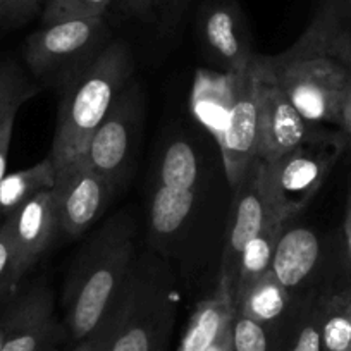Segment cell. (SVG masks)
Returning a JSON list of instances; mask_svg holds the SVG:
<instances>
[{
    "mask_svg": "<svg viewBox=\"0 0 351 351\" xmlns=\"http://www.w3.org/2000/svg\"><path fill=\"white\" fill-rule=\"evenodd\" d=\"M186 0H123L124 8L141 19H164L181 8Z\"/></svg>",
    "mask_w": 351,
    "mask_h": 351,
    "instance_id": "29",
    "label": "cell"
},
{
    "mask_svg": "<svg viewBox=\"0 0 351 351\" xmlns=\"http://www.w3.org/2000/svg\"><path fill=\"white\" fill-rule=\"evenodd\" d=\"M322 263V243L308 228L282 229L272 258V274L295 298L313 293L312 285Z\"/></svg>",
    "mask_w": 351,
    "mask_h": 351,
    "instance_id": "15",
    "label": "cell"
},
{
    "mask_svg": "<svg viewBox=\"0 0 351 351\" xmlns=\"http://www.w3.org/2000/svg\"><path fill=\"white\" fill-rule=\"evenodd\" d=\"M285 224L286 222L279 217H272L267 224L263 226L262 231L246 245L241 260H239L238 281H236L234 298H232L234 305L258 279L271 272L276 245H278L279 236L285 229Z\"/></svg>",
    "mask_w": 351,
    "mask_h": 351,
    "instance_id": "23",
    "label": "cell"
},
{
    "mask_svg": "<svg viewBox=\"0 0 351 351\" xmlns=\"http://www.w3.org/2000/svg\"><path fill=\"white\" fill-rule=\"evenodd\" d=\"M343 234H344V246H346V255L351 265V190H350V195H348L346 214H344V222H343Z\"/></svg>",
    "mask_w": 351,
    "mask_h": 351,
    "instance_id": "34",
    "label": "cell"
},
{
    "mask_svg": "<svg viewBox=\"0 0 351 351\" xmlns=\"http://www.w3.org/2000/svg\"><path fill=\"white\" fill-rule=\"evenodd\" d=\"M274 351H322L317 291L300 298L291 315L276 330Z\"/></svg>",
    "mask_w": 351,
    "mask_h": 351,
    "instance_id": "22",
    "label": "cell"
},
{
    "mask_svg": "<svg viewBox=\"0 0 351 351\" xmlns=\"http://www.w3.org/2000/svg\"><path fill=\"white\" fill-rule=\"evenodd\" d=\"M267 60L282 93L310 126L341 128V107L351 88L350 69L330 57L289 49Z\"/></svg>",
    "mask_w": 351,
    "mask_h": 351,
    "instance_id": "5",
    "label": "cell"
},
{
    "mask_svg": "<svg viewBox=\"0 0 351 351\" xmlns=\"http://www.w3.org/2000/svg\"><path fill=\"white\" fill-rule=\"evenodd\" d=\"M56 184V165L50 157L23 171L9 172L0 181V214L11 215L38 193L52 190Z\"/></svg>",
    "mask_w": 351,
    "mask_h": 351,
    "instance_id": "24",
    "label": "cell"
},
{
    "mask_svg": "<svg viewBox=\"0 0 351 351\" xmlns=\"http://www.w3.org/2000/svg\"><path fill=\"white\" fill-rule=\"evenodd\" d=\"M278 217L272 210L265 181V162L256 158L234 188L231 219H229L228 234H226L224 250L221 256L217 285L224 286L231 298H234L236 281H238L239 260L246 245L262 231V228ZM282 221V219H281Z\"/></svg>",
    "mask_w": 351,
    "mask_h": 351,
    "instance_id": "8",
    "label": "cell"
},
{
    "mask_svg": "<svg viewBox=\"0 0 351 351\" xmlns=\"http://www.w3.org/2000/svg\"><path fill=\"white\" fill-rule=\"evenodd\" d=\"M57 351H59V350H57Z\"/></svg>",
    "mask_w": 351,
    "mask_h": 351,
    "instance_id": "42",
    "label": "cell"
},
{
    "mask_svg": "<svg viewBox=\"0 0 351 351\" xmlns=\"http://www.w3.org/2000/svg\"><path fill=\"white\" fill-rule=\"evenodd\" d=\"M205 351H232V324L231 327L226 329L224 332H222V336Z\"/></svg>",
    "mask_w": 351,
    "mask_h": 351,
    "instance_id": "36",
    "label": "cell"
},
{
    "mask_svg": "<svg viewBox=\"0 0 351 351\" xmlns=\"http://www.w3.org/2000/svg\"><path fill=\"white\" fill-rule=\"evenodd\" d=\"M174 319L171 271L162 260L143 256L99 327L106 351H165Z\"/></svg>",
    "mask_w": 351,
    "mask_h": 351,
    "instance_id": "3",
    "label": "cell"
},
{
    "mask_svg": "<svg viewBox=\"0 0 351 351\" xmlns=\"http://www.w3.org/2000/svg\"><path fill=\"white\" fill-rule=\"evenodd\" d=\"M8 329L2 351H53L66 339V329L56 317V300L45 282L23 293L8 310Z\"/></svg>",
    "mask_w": 351,
    "mask_h": 351,
    "instance_id": "12",
    "label": "cell"
},
{
    "mask_svg": "<svg viewBox=\"0 0 351 351\" xmlns=\"http://www.w3.org/2000/svg\"><path fill=\"white\" fill-rule=\"evenodd\" d=\"M276 332L234 312L232 319V351H274Z\"/></svg>",
    "mask_w": 351,
    "mask_h": 351,
    "instance_id": "28",
    "label": "cell"
},
{
    "mask_svg": "<svg viewBox=\"0 0 351 351\" xmlns=\"http://www.w3.org/2000/svg\"><path fill=\"white\" fill-rule=\"evenodd\" d=\"M16 116L18 114H11L4 123L0 124V181L4 180V176L8 174V158L9 150H11L12 133H14Z\"/></svg>",
    "mask_w": 351,
    "mask_h": 351,
    "instance_id": "32",
    "label": "cell"
},
{
    "mask_svg": "<svg viewBox=\"0 0 351 351\" xmlns=\"http://www.w3.org/2000/svg\"><path fill=\"white\" fill-rule=\"evenodd\" d=\"M67 351H106V334L100 327H97L95 332L90 334L86 339L73 344V348Z\"/></svg>",
    "mask_w": 351,
    "mask_h": 351,
    "instance_id": "33",
    "label": "cell"
},
{
    "mask_svg": "<svg viewBox=\"0 0 351 351\" xmlns=\"http://www.w3.org/2000/svg\"><path fill=\"white\" fill-rule=\"evenodd\" d=\"M5 329H8V319H5V312H4V313H0V351H2V346H4Z\"/></svg>",
    "mask_w": 351,
    "mask_h": 351,
    "instance_id": "37",
    "label": "cell"
},
{
    "mask_svg": "<svg viewBox=\"0 0 351 351\" xmlns=\"http://www.w3.org/2000/svg\"><path fill=\"white\" fill-rule=\"evenodd\" d=\"M114 0H45L42 11L43 25L73 19L104 18Z\"/></svg>",
    "mask_w": 351,
    "mask_h": 351,
    "instance_id": "27",
    "label": "cell"
},
{
    "mask_svg": "<svg viewBox=\"0 0 351 351\" xmlns=\"http://www.w3.org/2000/svg\"><path fill=\"white\" fill-rule=\"evenodd\" d=\"M0 33H2V28H0Z\"/></svg>",
    "mask_w": 351,
    "mask_h": 351,
    "instance_id": "39",
    "label": "cell"
},
{
    "mask_svg": "<svg viewBox=\"0 0 351 351\" xmlns=\"http://www.w3.org/2000/svg\"><path fill=\"white\" fill-rule=\"evenodd\" d=\"M341 152L343 141L324 131L285 157L265 162L269 200L279 219L288 222L308 205Z\"/></svg>",
    "mask_w": 351,
    "mask_h": 351,
    "instance_id": "6",
    "label": "cell"
},
{
    "mask_svg": "<svg viewBox=\"0 0 351 351\" xmlns=\"http://www.w3.org/2000/svg\"><path fill=\"white\" fill-rule=\"evenodd\" d=\"M52 191L60 234L73 239L92 228L114 197L109 184L90 167L84 157L56 169Z\"/></svg>",
    "mask_w": 351,
    "mask_h": 351,
    "instance_id": "11",
    "label": "cell"
},
{
    "mask_svg": "<svg viewBox=\"0 0 351 351\" xmlns=\"http://www.w3.org/2000/svg\"><path fill=\"white\" fill-rule=\"evenodd\" d=\"M136 224L128 212L114 214L77 252L64 282V329L73 344L104 322L134 267Z\"/></svg>",
    "mask_w": 351,
    "mask_h": 351,
    "instance_id": "1",
    "label": "cell"
},
{
    "mask_svg": "<svg viewBox=\"0 0 351 351\" xmlns=\"http://www.w3.org/2000/svg\"><path fill=\"white\" fill-rule=\"evenodd\" d=\"M341 128L351 138V88L348 90L343 100V107H341Z\"/></svg>",
    "mask_w": 351,
    "mask_h": 351,
    "instance_id": "35",
    "label": "cell"
},
{
    "mask_svg": "<svg viewBox=\"0 0 351 351\" xmlns=\"http://www.w3.org/2000/svg\"><path fill=\"white\" fill-rule=\"evenodd\" d=\"M29 2H33V4H42V2H43V4H45V0H29Z\"/></svg>",
    "mask_w": 351,
    "mask_h": 351,
    "instance_id": "38",
    "label": "cell"
},
{
    "mask_svg": "<svg viewBox=\"0 0 351 351\" xmlns=\"http://www.w3.org/2000/svg\"><path fill=\"white\" fill-rule=\"evenodd\" d=\"M289 50L330 57L351 71V0H320L308 28Z\"/></svg>",
    "mask_w": 351,
    "mask_h": 351,
    "instance_id": "16",
    "label": "cell"
},
{
    "mask_svg": "<svg viewBox=\"0 0 351 351\" xmlns=\"http://www.w3.org/2000/svg\"><path fill=\"white\" fill-rule=\"evenodd\" d=\"M232 100V74L200 71L193 88V110L215 138L222 131Z\"/></svg>",
    "mask_w": 351,
    "mask_h": 351,
    "instance_id": "21",
    "label": "cell"
},
{
    "mask_svg": "<svg viewBox=\"0 0 351 351\" xmlns=\"http://www.w3.org/2000/svg\"><path fill=\"white\" fill-rule=\"evenodd\" d=\"M38 4L29 0H0V28H16L35 18Z\"/></svg>",
    "mask_w": 351,
    "mask_h": 351,
    "instance_id": "30",
    "label": "cell"
},
{
    "mask_svg": "<svg viewBox=\"0 0 351 351\" xmlns=\"http://www.w3.org/2000/svg\"><path fill=\"white\" fill-rule=\"evenodd\" d=\"M215 141L221 148L226 178L234 190L253 162L260 158L262 145L260 109L252 64L243 73L232 74L231 107Z\"/></svg>",
    "mask_w": 351,
    "mask_h": 351,
    "instance_id": "10",
    "label": "cell"
},
{
    "mask_svg": "<svg viewBox=\"0 0 351 351\" xmlns=\"http://www.w3.org/2000/svg\"><path fill=\"white\" fill-rule=\"evenodd\" d=\"M130 47L112 40L95 62L59 95L50 160L56 169L81 158L110 107L133 80Z\"/></svg>",
    "mask_w": 351,
    "mask_h": 351,
    "instance_id": "2",
    "label": "cell"
},
{
    "mask_svg": "<svg viewBox=\"0 0 351 351\" xmlns=\"http://www.w3.org/2000/svg\"><path fill=\"white\" fill-rule=\"evenodd\" d=\"M198 193L200 191H174L157 184L152 193L148 214L150 238L154 243H171L181 234L193 215Z\"/></svg>",
    "mask_w": 351,
    "mask_h": 351,
    "instance_id": "19",
    "label": "cell"
},
{
    "mask_svg": "<svg viewBox=\"0 0 351 351\" xmlns=\"http://www.w3.org/2000/svg\"><path fill=\"white\" fill-rule=\"evenodd\" d=\"M348 351H351V348H350V350H348Z\"/></svg>",
    "mask_w": 351,
    "mask_h": 351,
    "instance_id": "40",
    "label": "cell"
},
{
    "mask_svg": "<svg viewBox=\"0 0 351 351\" xmlns=\"http://www.w3.org/2000/svg\"><path fill=\"white\" fill-rule=\"evenodd\" d=\"M298 302L300 298H295L271 271L236 302L234 308L253 322L276 332L291 315Z\"/></svg>",
    "mask_w": 351,
    "mask_h": 351,
    "instance_id": "18",
    "label": "cell"
},
{
    "mask_svg": "<svg viewBox=\"0 0 351 351\" xmlns=\"http://www.w3.org/2000/svg\"><path fill=\"white\" fill-rule=\"evenodd\" d=\"M14 246L12 281L14 286L53 245L59 231L53 191L47 190L5 217Z\"/></svg>",
    "mask_w": 351,
    "mask_h": 351,
    "instance_id": "14",
    "label": "cell"
},
{
    "mask_svg": "<svg viewBox=\"0 0 351 351\" xmlns=\"http://www.w3.org/2000/svg\"><path fill=\"white\" fill-rule=\"evenodd\" d=\"M252 66L262 126L260 158L269 164L308 143L324 131L310 126L291 106L278 84L267 57L255 56Z\"/></svg>",
    "mask_w": 351,
    "mask_h": 351,
    "instance_id": "9",
    "label": "cell"
},
{
    "mask_svg": "<svg viewBox=\"0 0 351 351\" xmlns=\"http://www.w3.org/2000/svg\"><path fill=\"white\" fill-rule=\"evenodd\" d=\"M12 262H14V246L8 222L0 226V296L5 289H14L12 281Z\"/></svg>",
    "mask_w": 351,
    "mask_h": 351,
    "instance_id": "31",
    "label": "cell"
},
{
    "mask_svg": "<svg viewBox=\"0 0 351 351\" xmlns=\"http://www.w3.org/2000/svg\"><path fill=\"white\" fill-rule=\"evenodd\" d=\"M143 119V95L131 80L110 107L88 143L84 160L106 181L114 195L130 178L134 145Z\"/></svg>",
    "mask_w": 351,
    "mask_h": 351,
    "instance_id": "7",
    "label": "cell"
},
{
    "mask_svg": "<svg viewBox=\"0 0 351 351\" xmlns=\"http://www.w3.org/2000/svg\"><path fill=\"white\" fill-rule=\"evenodd\" d=\"M112 42L106 19H73L43 25L25 42L26 67L42 88L57 95L97 60Z\"/></svg>",
    "mask_w": 351,
    "mask_h": 351,
    "instance_id": "4",
    "label": "cell"
},
{
    "mask_svg": "<svg viewBox=\"0 0 351 351\" xmlns=\"http://www.w3.org/2000/svg\"><path fill=\"white\" fill-rule=\"evenodd\" d=\"M234 312L229 291L217 285L215 291L202 300L193 310L176 351H205L210 348L231 327Z\"/></svg>",
    "mask_w": 351,
    "mask_h": 351,
    "instance_id": "17",
    "label": "cell"
},
{
    "mask_svg": "<svg viewBox=\"0 0 351 351\" xmlns=\"http://www.w3.org/2000/svg\"><path fill=\"white\" fill-rule=\"evenodd\" d=\"M322 351L351 348V276L343 285L317 291Z\"/></svg>",
    "mask_w": 351,
    "mask_h": 351,
    "instance_id": "20",
    "label": "cell"
},
{
    "mask_svg": "<svg viewBox=\"0 0 351 351\" xmlns=\"http://www.w3.org/2000/svg\"><path fill=\"white\" fill-rule=\"evenodd\" d=\"M157 184L174 191H200V158L188 141L178 140L169 145L162 155Z\"/></svg>",
    "mask_w": 351,
    "mask_h": 351,
    "instance_id": "25",
    "label": "cell"
},
{
    "mask_svg": "<svg viewBox=\"0 0 351 351\" xmlns=\"http://www.w3.org/2000/svg\"><path fill=\"white\" fill-rule=\"evenodd\" d=\"M53 351H57V350H53Z\"/></svg>",
    "mask_w": 351,
    "mask_h": 351,
    "instance_id": "41",
    "label": "cell"
},
{
    "mask_svg": "<svg viewBox=\"0 0 351 351\" xmlns=\"http://www.w3.org/2000/svg\"><path fill=\"white\" fill-rule=\"evenodd\" d=\"M42 90L16 60L0 59V124Z\"/></svg>",
    "mask_w": 351,
    "mask_h": 351,
    "instance_id": "26",
    "label": "cell"
},
{
    "mask_svg": "<svg viewBox=\"0 0 351 351\" xmlns=\"http://www.w3.org/2000/svg\"><path fill=\"white\" fill-rule=\"evenodd\" d=\"M198 32L205 49L226 73H243L252 64V36L238 0H202Z\"/></svg>",
    "mask_w": 351,
    "mask_h": 351,
    "instance_id": "13",
    "label": "cell"
}]
</instances>
